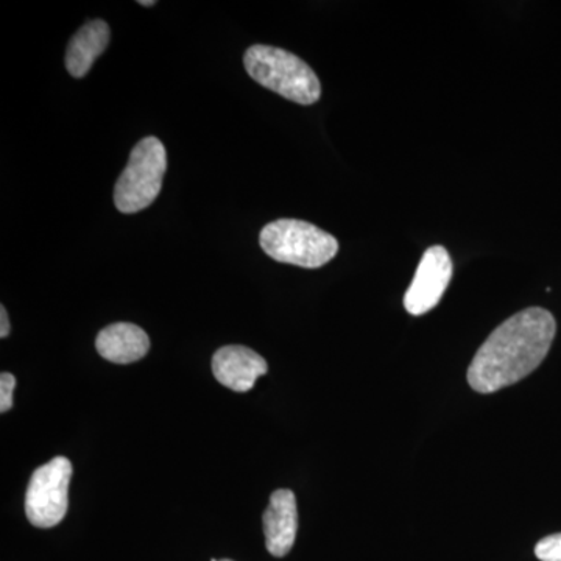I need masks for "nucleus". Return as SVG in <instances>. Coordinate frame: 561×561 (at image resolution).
Wrapping results in <instances>:
<instances>
[{
    "label": "nucleus",
    "mask_w": 561,
    "mask_h": 561,
    "mask_svg": "<svg viewBox=\"0 0 561 561\" xmlns=\"http://www.w3.org/2000/svg\"><path fill=\"white\" fill-rule=\"evenodd\" d=\"M557 321L542 308H527L500 324L468 368V382L489 394L522 381L540 367L556 339Z\"/></svg>",
    "instance_id": "obj_1"
},
{
    "label": "nucleus",
    "mask_w": 561,
    "mask_h": 561,
    "mask_svg": "<svg viewBox=\"0 0 561 561\" xmlns=\"http://www.w3.org/2000/svg\"><path fill=\"white\" fill-rule=\"evenodd\" d=\"M251 79L280 98L300 105H313L321 98L319 77L297 55L278 47L251 46L243 55Z\"/></svg>",
    "instance_id": "obj_2"
},
{
    "label": "nucleus",
    "mask_w": 561,
    "mask_h": 561,
    "mask_svg": "<svg viewBox=\"0 0 561 561\" xmlns=\"http://www.w3.org/2000/svg\"><path fill=\"white\" fill-rule=\"evenodd\" d=\"M260 243L272 260L302 268L323 267L339 251L337 239L330 232L295 219L275 220L262 228Z\"/></svg>",
    "instance_id": "obj_3"
},
{
    "label": "nucleus",
    "mask_w": 561,
    "mask_h": 561,
    "mask_svg": "<svg viewBox=\"0 0 561 561\" xmlns=\"http://www.w3.org/2000/svg\"><path fill=\"white\" fill-rule=\"evenodd\" d=\"M168 171V153L160 139L144 138L131 150L127 168L114 187V205L124 214L149 208L157 201Z\"/></svg>",
    "instance_id": "obj_4"
},
{
    "label": "nucleus",
    "mask_w": 561,
    "mask_h": 561,
    "mask_svg": "<svg viewBox=\"0 0 561 561\" xmlns=\"http://www.w3.org/2000/svg\"><path fill=\"white\" fill-rule=\"evenodd\" d=\"M72 463L55 457L33 472L25 494V513L32 526L50 529L65 519L69 507Z\"/></svg>",
    "instance_id": "obj_5"
},
{
    "label": "nucleus",
    "mask_w": 561,
    "mask_h": 561,
    "mask_svg": "<svg viewBox=\"0 0 561 561\" xmlns=\"http://www.w3.org/2000/svg\"><path fill=\"white\" fill-rule=\"evenodd\" d=\"M453 278V261L442 245L431 247L421 257L415 278L405 291L404 308L411 316H423L440 302Z\"/></svg>",
    "instance_id": "obj_6"
},
{
    "label": "nucleus",
    "mask_w": 561,
    "mask_h": 561,
    "mask_svg": "<svg viewBox=\"0 0 561 561\" xmlns=\"http://www.w3.org/2000/svg\"><path fill=\"white\" fill-rule=\"evenodd\" d=\"M268 371L267 362L256 351L242 345L224 346L214 354V378L238 393H247L262 375Z\"/></svg>",
    "instance_id": "obj_7"
},
{
    "label": "nucleus",
    "mask_w": 561,
    "mask_h": 561,
    "mask_svg": "<svg viewBox=\"0 0 561 561\" xmlns=\"http://www.w3.org/2000/svg\"><path fill=\"white\" fill-rule=\"evenodd\" d=\"M265 548L273 557H286L294 548L298 530V508L290 490L273 491L264 513Z\"/></svg>",
    "instance_id": "obj_8"
},
{
    "label": "nucleus",
    "mask_w": 561,
    "mask_h": 561,
    "mask_svg": "<svg viewBox=\"0 0 561 561\" xmlns=\"http://www.w3.org/2000/svg\"><path fill=\"white\" fill-rule=\"evenodd\" d=\"M95 348L113 364H131L146 357L150 350L147 332L133 323H114L99 332Z\"/></svg>",
    "instance_id": "obj_9"
},
{
    "label": "nucleus",
    "mask_w": 561,
    "mask_h": 561,
    "mask_svg": "<svg viewBox=\"0 0 561 561\" xmlns=\"http://www.w3.org/2000/svg\"><path fill=\"white\" fill-rule=\"evenodd\" d=\"M110 27L105 21L88 22L70 39L66 50V68L73 79H83L92 65L106 50L110 43Z\"/></svg>",
    "instance_id": "obj_10"
},
{
    "label": "nucleus",
    "mask_w": 561,
    "mask_h": 561,
    "mask_svg": "<svg viewBox=\"0 0 561 561\" xmlns=\"http://www.w3.org/2000/svg\"><path fill=\"white\" fill-rule=\"evenodd\" d=\"M535 556L541 561H561V534L542 538L535 548Z\"/></svg>",
    "instance_id": "obj_11"
},
{
    "label": "nucleus",
    "mask_w": 561,
    "mask_h": 561,
    "mask_svg": "<svg viewBox=\"0 0 561 561\" xmlns=\"http://www.w3.org/2000/svg\"><path fill=\"white\" fill-rule=\"evenodd\" d=\"M16 378L11 373L0 375V412H9L13 408V390Z\"/></svg>",
    "instance_id": "obj_12"
},
{
    "label": "nucleus",
    "mask_w": 561,
    "mask_h": 561,
    "mask_svg": "<svg viewBox=\"0 0 561 561\" xmlns=\"http://www.w3.org/2000/svg\"><path fill=\"white\" fill-rule=\"evenodd\" d=\"M0 337L5 339L9 337L10 334V320H9V313H7V309L0 308Z\"/></svg>",
    "instance_id": "obj_13"
},
{
    "label": "nucleus",
    "mask_w": 561,
    "mask_h": 561,
    "mask_svg": "<svg viewBox=\"0 0 561 561\" xmlns=\"http://www.w3.org/2000/svg\"><path fill=\"white\" fill-rule=\"evenodd\" d=\"M154 3H157V2H154V0H149V2H144V0H140L139 5L153 7Z\"/></svg>",
    "instance_id": "obj_14"
},
{
    "label": "nucleus",
    "mask_w": 561,
    "mask_h": 561,
    "mask_svg": "<svg viewBox=\"0 0 561 561\" xmlns=\"http://www.w3.org/2000/svg\"><path fill=\"white\" fill-rule=\"evenodd\" d=\"M219 561H232V560L224 559V560H219Z\"/></svg>",
    "instance_id": "obj_15"
}]
</instances>
